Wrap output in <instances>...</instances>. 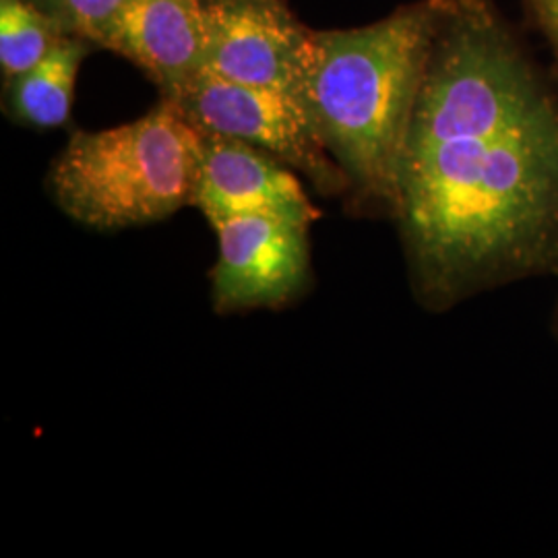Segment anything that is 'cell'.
Returning <instances> with one entry per match:
<instances>
[{"label":"cell","instance_id":"52a82bcc","mask_svg":"<svg viewBox=\"0 0 558 558\" xmlns=\"http://www.w3.org/2000/svg\"><path fill=\"white\" fill-rule=\"evenodd\" d=\"M195 205L209 223L251 214H279L308 223L319 218L300 180L276 156L216 133H203Z\"/></svg>","mask_w":558,"mask_h":558},{"label":"cell","instance_id":"7a4b0ae2","mask_svg":"<svg viewBox=\"0 0 558 558\" xmlns=\"http://www.w3.org/2000/svg\"><path fill=\"white\" fill-rule=\"evenodd\" d=\"M445 0L313 32L304 104L360 199L398 214L401 163Z\"/></svg>","mask_w":558,"mask_h":558},{"label":"cell","instance_id":"6da1fadb","mask_svg":"<svg viewBox=\"0 0 558 558\" xmlns=\"http://www.w3.org/2000/svg\"><path fill=\"white\" fill-rule=\"evenodd\" d=\"M424 302L558 274V98L493 0H445L401 163Z\"/></svg>","mask_w":558,"mask_h":558},{"label":"cell","instance_id":"9c48e42d","mask_svg":"<svg viewBox=\"0 0 558 558\" xmlns=\"http://www.w3.org/2000/svg\"><path fill=\"white\" fill-rule=\"evenodd\" d=\"M85 54L87 40L64 34L34 69L9 81L11 114L38 129L62 126L71 117L75 81Z\"/></svg>","mask_w":558,"mask_h":558},{"label":"cell","instance_id":"30bf717a","mask_svg":"<svg viewBox=\"0 0 558 558\" xmlns=\"http://www.w3.org/2000/svg\"><path fill=\"white\" fill-rule=\"evenodd\" d=\"M69 34L57 15H46L29 0H0V69L17 80L34 69Z\"/></svg>","mask_w":558,"mask_h":558},{"label":"cell","instance_id":"277c9868","mask_svg":"<svg viewBox=\"0 0 558 558\" xmlns=\"http://www.w3.org/2000/svg\"><path fill=\"white\" fill-rule=\"evenodd\" d=\"M166 100L174 101L203 133L246 141L304 172L325 193L350 189L306 104L296 96L242 85L203 69Z\"/></svg>","mask_w":558,"mask_h":558},{"label":"cell","instance_id":"7c38bea8","mask_svg":"<svg viewBox=\"0 0 558 558\" xmlns=\"http://www.w3.org/2000/svg\"><path fill=\"white\" fill-rule=\"evenodd\" d=\"M558 64V0H525Z\"/></svg>","mask_w":558,"mask_h":558},{"label":"cell","instance_id":"3957f363","mask_svg":"<svg viewBox=\"0 0 558 558\" xmlns=\"http://www.w3.org/2000/svg\"><path fill=\"white\" fill-rule=\"evenodd\" d=\"M203 133L174 101L104 131H77L50 168L60 209L94 230L160 221L195 205Z\"/></svg>","mask_w":558,"mask_h":558},{"label":"cell","instance_id":"5b68a950","mask_svg":"<svg viewBox=\"0 0 558 558\" xmlns=\"http://www.w3.org/2000/svg\"><path fill=\"white\" fill-rule=\"evenodd\" d=\"M205 69L304 101L313 29L281 0H203Z\"/></svg>","mask_w":558,"mask_h":558},{"label":"cell","instance_id":"ba28073f","mask_svg":"<svg viewBox=\"0 0 558 558\" xmlns=\"http://www.w3.org/2000/svg\"><path fill=\"white\" fill-rule=\"evenodd\" d=\"M203 0H131L100 46L133 60L170 98L205 69Z\"/></svg>","mask_w":558,"mask_h":558},{"label":"cell","instance_id":"8fae6325","mask_svg":"<svg viewBox=\"0 0 558 558\" xmlns=\"http://www.w3.org/2000/svg\"><path fill=\"white\" fill-rule=\"evenodd\" d=\"M62 27L69 34L100 44L106 29L114 23L131 0H50Z\"/></svg>","mask_w":558,"mask_h":558},{"label":"cell","instance_id":"8992f818","mask_svg":"<svg viewBox=\"0 0 558 558\" xmlns=\"http://www.w3.org/2000/svg\"><path fill=\"white\" fill-rule=\"evenodd\" d=\"M218 234L214 304L220 313L279 306L304 290L311 274L308 221L251 214L211 223Z\"/></svg>","mask_w":558,"mask_h":558}]
</instances>
